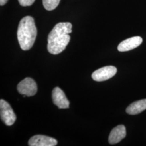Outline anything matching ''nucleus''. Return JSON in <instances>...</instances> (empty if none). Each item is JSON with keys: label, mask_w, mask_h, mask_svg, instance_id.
I'll return each instance as SVG.
<instances>
[{"label": "nucleus", "mask_w": 146, "mask_h": 146, "mask_svg": "<svg viewBox=\"0 0 146 146\" xmlns=\"http://www.w3.org/2000/svg\"><path fill=\"white\" fill-rule=\"evenodd\" d=\"M58 141L51 137L42 135H37L31 137L28 141L30 146H55Z\"/></svg>", "instance_id": "nucleus-7"}, {"label": "nucleus", "mask_w": 146, "mask_h": 146, "mask_svg": "<svg viewBox=\"0 0 146 146\" xmlns=\"http://www.w3.org/2000/svg\"><path fill=\"white\" fill-rule=\"evenodd\" d=\"M1 119L8 126L12 125L16 120L15 114L11 105L4 100H0Z\"/></svg>", "instance_id": "nucleus-3"}, {"label": "nucleus", "mask_w": 146, "mask_h": 146, "mask_svg": "<svg viewBox=\"0 0 146 146\" xmlns=\"http://www.w3.org/2000/svg\"><path fill=\"white\" fill-rule=\"evenodd\" d=\"M142 43V38L140 36H134L126 39L121 42L117 49L121 52L129 51L139 47Z\"/></svg>", "instance_id": "nucleus-8"}, {"label": "nucleus", "mask_w": 146, "mask_h": 146, "mask_svg": "<svg viewBox=\"0 0 146 146\" xmlns=\"http://www.w3.org/2000/svg\"><path fill=\"white\" fill-rule=\"evenodd\" d=\"M37 36V28L34 19L26 16L21 19L17 31L18 41L21 49L28 50L33 47Z\"/></svg>", "instance_id": "nucleus-2"}, {"label": "nucleus", "mask_w": 146, "mask_h": 146, "mask_svg": "<svg viewBox=\"0 0 146 146\" xmlns=\"http://www.w3.org/2000/svg\"><path fill=\"white\" fill-rule=\"evenodd\" d=\"M117 73V69L114 66H110L100 68L92 74V78L98 82L107 80L115 76Z\"/></svg>", "instance_id": "nucleus-5"}, {"label": "nucleus", "mask_w": 146, "mask_h": 146, "mask_svg": "<svg viewBox=\"0 0 146 146\" xmlns=\"http://www.w3.org/2000/svg\"><path fill=\"white\" fill-rule=\"evenodd\" d=\"M43 5L47 11H52L55 9L60 2V0H42Z\"/></svg>", "instance_id": "nucleus-11"}, {"label": "nucleus", "mask_w": 146, "mask_h": 146, "mask_svg": "<svg viewBox=\"0 0 146 146\" xmlns=\"http://www.w3.org/2000/svg\"><path fill=\"white\" fill-rule=\"evenodd\" d=\"M146 110V99H143L131 104L127 108L126 112L130 115H136Z\"/></svg>", "instance_id": "nucleus-10"}, {"label": "nucleus", "mask_w": 146, "mask_h": 146, "mask_svg": "<svg viewBox=\"0 0 146 146\" xmlns=\"http://www.w3.org/2000/svg\"><path fill=\"white\" fill-rule=\"evenodd\" d=\"M70 22H60L50 32L48 37L47 49L52 54L57 55L66 49L70 40L69 34L72 32Z\"/></svg>", "instance_id": "nucleus-1"}, {"label": "nucleus", "mask_w": 146, "mask_h": 146, "mask_svg": "<svg viewBox=\"0 0 146 146\" xmlns=\"http://www.w3.org/2000/svg\"><path fill=\"white\" fill-rule=\"evenodd\" d=\"M8 0H0V5H5Z\"/></svg>", "instance_id": "nucleus-13"}, {"label": "nucleus", "mask_w": 146, "mask_h": 146, "mask_svg": "<svg viewBox=\"0 0 146 146\" xmlns=\"http://www.w3.org/2000/svg\"><path fill=\"white\" fill-rule=\"evenodd\" d=\"M52 99L53 103L60 109H67L69 107V101L64 92L59 87H55L52 90Z\"/></svg>", "instance_id": "nucleus-6"}, {"label": "nucleus", "mask_w": 146, "mask_h": 146, "mask_svg": "<svg viewBox=\"0 0 146 146\" xmlns=\"http://www.w3.org/2000/svg\"><path fill=\"white\" fill-rule=\"evenodd\" d=\"M126 136V129L123 125H117L112 129L110 133L108 141L111 145L119 143Z\"/></svg>", "instance_id": "nucleus-9"}, {"label": "nucleus", "mask_w": 146, "mask_h": 146, "mask_svg": "<svg viewBox=\"0 0 146 146\" xmlns=\"http://www.w3.org/2000/svg\"><path fill=\"white\" fill-rule=\"evenodd\" d=\"M35 0H19L20 5L23 7L30 6L33 4Z\"/></svg>", "instance_id": "nucleus-12"}, {"label": "nucleus", "mask_w": 146, "mask_h": 146, "mask_svg": "<svg viewBox=\"0 0 146 146\" xmlns=\"http://www.w3.org/2000/svg\"><path fill=\"white\" fill-rule=\"evenodd\" d=\"M17 89L20 94L27 96H32L35 95L37 91L36 82L31 78H25L18 84Z\"/></svg>", "instance_id": "nucleus-4"}]
</instances>
